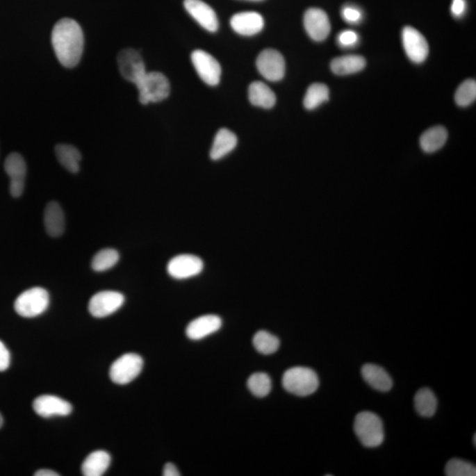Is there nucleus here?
<instances>
[{
    "label": "nucleus",
    "instance_id": "39",
    "mask_svg": "<svg viewBox=\"0 0 476 476\" xmlns=\"http://www.w3.org/2000/svg\"><path fill=\"white\" fill-rule=\"evenodd\" d=\"M59 474L52 470H49V469H42L35 473V476H58Z\"/></svg>",
    "mask_w": 476,
    "mask_h": 476
},
{
    "label": "nucleus",
    "instance_id": "13",
    "mask_svg": "<svg viewBox=\"0 0 476 476\" xmlns=\"http://www.w3.org/2000/svg\"><path fill=\"white\" fill-rule=\"evenodd\" d=\"M5 170L10 177V192L15 198L22 196L25 187L27 165L25 160L18 153L10 154L6 157Z\"/></svg>",
    "mask_w": 476,
    "mask_h": 476
},
{
    "label": "nucleus",
    "instance_id": "38",
    "mask_svg": "<svg viewBox=\"0 0 476 476\" xmlns=\"http://www.w3.org/2000/svg\"><path fill=\"white\" fill-rule=\"evenodd\" d=\"M163 476H179L180 474L179 469L177 468L176 466L172 464V463H167L164 466L163 468Z\"/></svg>",
    "mask_w": 476,
    "mask_h": 476
},
{
    "label": "nucleus",
    "instance_id": "33",
    "mask_svg": "<svg viewBox=\"0 0 476 476\" xmlns=\"http://www.w3.org/2000/svg\"><path fill=\"white\" fill-rule=\"evenodd\" d=\"M445 475L448 476H475L476 468L471 462L459 459H452L446 464Z\"/></svg>",
    "mask_w": 476,
    "mask_h": 476
},
{
    "label": "nucleus",
    "instance_id": "26",
    "mask_svg": "<svg viewBox=\"0 0 476 476\" xmlns=\"http://www.w3.org/2000/svg\"><path fill=\"white\" fill-rule=\"evenodd\" d=\"M59 163L69 172L77 173L80 170L81 154L76 147L67 144H59L55 147Z\"/></svg>",
    "mask_w": 476,
    "mask_h": 476
},
{
    "label": "nucleus",
    "instance_id": "17",
    "mask_svg": "<svg viewBox=\"0 0 476 476\" xmlns=\"http://www.w3.org/2000/svg\"><path fill=\"white\" fill-rule=\"evenodd\" d=\"M264 24L263 17L256 12L239 13L231 19L233 31L246 37L258 34L263 29Z\"/></svg>",
    "mask_w": 476,
    "mask_h": 476
},
{
    "label": "nucleus",
    "instance_id": "6",
    "mask_svg": "<svg viewBox=\"0 0 476 476\" xmlns=\"http://www.w3.org/2000/svg\"><path fill=\"white\" fill-rule=\"evenodd\" d=\"M143 359L139 354L128 353L115 361L110 370V379L118 385H126L140 375Z\"/></svg>",
    "mask_w": 476,
    "mask_h": 476
},
{
    "label": "nucleus",
    "instance_id": "7",
    "mask_svg": "<svg viewBox=\"0 0 476 476\" xmlns=\"http://www.w3.org/2000/svg\"><path fill=\"white\" fill-rule=\"evenodd\" d=\"M117 65L121 75L136 86L147 73L142 57L133 49L121 51L117 55Z\"/></svg>",
    "mask_w": 476,
    "mask_h": 476
},
{
    "label": "nucleus",
    "instance_id": "28",
    "mask_svg": "<svg viewBox=\"0 0 476 476\" xmlns=\"http://www.w3.org/2000/svg\"><path fill=\"white\" fill-rule=\"evenodd\" d=\"M329 88L322 83H314L308 88L304 99L307 110H315L325 101L329 100Z\"/></svg>",
    "mask_w": 476,
    "mask_h": 476
},
{
    "label": "nucleus",
    "instance_id": "41",
    "mask_svg": "<svg viewBox=\"0 0 476 476\" xmlns=\"http://www.w3.org/2000/svg\"><path fill=\"white\" fill-rule=\"evenodd\" d=\"M247 1L258 2V1H262V0H247Z\"/></svg>",
    "mask_w": 476,
    "mask_h": 476
},
{
    "label": "nucleus",
    "instance_id": "5",
    "mask_svg": "<svg viewBox=\"0 0 476 476\" xmlns=\"http://www.w3.org/2000/svg\"><path fill=\"white\" fill-rule=\"evenodd\" d=\"M50 297L44 288L35 287L23 292L15 302V310L19 316L35 318L44 313Z\"/></svg>",
    "mask_w": 476,
    "mask_h": 476
},
{
    "label": "nucleus",
    "instance_id": "36",
    "mask_svg": "<svg viewBox=\"0 0 476 476\" xmlns=\"http://www.w3.org/2000/svg\"><path fill=\"white\" fill-rule=\"evenodd\" d=\"M11 363V356L5 344L0 340V372L8 370Z\"/></svg>",
    "mask_w": 476,
    "mask_h": 476
},
{
    "label": "nucleus",
    "instance_id": "27",
    "mask_svg": "<svg viewBox=\"0 0 476 476\" xmlns=\"http://www.w3.org/2000/svg\"><path fill=\"white\" fill-rule=\"evenodd\" d=\"M415 408L420 416L432 418L438 408V400L435 393L429 388H422L416 393Z\"/></svg>",
    "mask_w": 476,
    "mask_h": 476
},
{
    "label": "nucleus",
    "instance_id": "16",
    "mask_svg": "<svg viewBox=\"0 0 476 476\" xmlns=\"http://www.w3.org/2000/svg\"><path fill=\"white\" fill-rule=\"evenodd\" d=\"M183 6L189 15L202 28L209 32H215L219 27L218 15L212 8L202 0H185Z\"/></svg>",
    "mask_w": 476,
    "mask_h": 476
},
{
    "label": "nucleus",
    "instance_id": "34",
    "mask_svg": "<svg viewBox=\"0 0 476 476\" xmlns=\"http://www.w3.org/2000/svg\"><path fill=\"white\" fill-rule=\"evenodd\" d=\"M341 16L350 24H359L363 19L362 10L356 6L347 5L341 10Z\"/></svg>",
    "mask_w": 476,
    "mask_h": 476
},
{
    "label": "nucleus",
    "instance_id": "30",
    "mask_svg": "<svg viewBox=\"0 0 476 476\" xmlns=\"http://www.w3.org/2000/svg\"><path fill=\"white\" fill-rule=\"evenodd\" d=\"M252 343L256 350L263 354H274L280 347V340L267 331H258L255 334Z\"/></svg>",
    "mask_w": 476,
    "mask_h": 476
},
{
    "label": "nucleus",
    "instance_id": "23",
    "mask_svg": "<svg viewBox=\"0 0 476 476\" xmlns=\"http://www.w3.org/2000/svg\"><path fill=\"white\" fill-rule=\"evenodd\" d=\"M448 139V130L444 126L429 128L420 138V146L425 153L432 154L441 149Z\"/></svg>",
    "mask_w": 476,
    "mask_h": 476
},
{
    "label": "nucleus",
    "instance_id": "10",
    "mask_svg": "<svg viewBox=\"0 0 476 476\" xmlns=\"http://www.w3.org/2000/svg\"><path fill=\"white\" fill-rule=\"evenodd\" d=\"M192 62L199 76L209 86H216L221 79L222 68L213 56L204 51H195L192 54Z\"/></svg>",
    "mask_w": 476,
    "mask_h": 476
},
{
    "label": "nucleus",
    "instance_id": "9",
    "mask_svg": "<svg viewBox=\"0 0 476 476\" xmlns=\"http://www.w3.org/2000/svg\"><path fill=\"white\" fill-rule=\"evenodd\" d=\"M259 74L269 81H281L285 75V60L280 52L268 49L258 56L256 61Z\"/></svg>",
    "mask_w": 476,
    "mask_h": 476
},
{
    "label": "nucleus",
    "instance_id": "22",
    "mask_svg": "<svg viewBox=\"0 0 476 476\" xmlns=\"http://www.w3.org/2000/svg\"><path fill=\"white\" fill-rule=\"evenodd\" d=\"M248 97L249 103L264 109H271L277 103V97L274 92L261 81H254L249 85Z\"/></svg>",
    "mask_w": 476,
    "mask_h": 476
},
{
    "label": "nucleus",
    "instance_id": "14",
    "mask_svg": "<svg viewBox=\"0 0 476 476\" xmlns=\"http://www.w3.org/2000/svg\"><path fill=\"white\" fill-rule=\"evenodd\" d=\"M304 25L309 37L316 42L326 40L331 31L329 18L323 10L310 8L305 12Z\"/></svg>",
    "mask_w": 476,
    "mask_h": 476
},
{
    "label": "nucleus",
    "instance_id": "37",
    "mask_svg": "<svg viewBox=\"0 0 476 476\" xmlns=\"http://www.w3.org/2000/svg\"><path fill=\"white\" fill-rule=\"evenodd\" d=\"M466 10H467L466 0H452L451 13L455 18H461L465 15Z\"/></svg>",
    "mask_w": 476,
    "mask_h": 476
},
{
    "label": "nucleus",
    "instance_id": "35",
    "mask_svg": "<svg viewBox=\"0 0 476 476\" xmlns=\"http://www.w3.org/2000/svg\"><path fill=\"white\" fill-rule=\"evenodd\" d=\"M338 44L343 48L354 47L359 42V35L356 31H343L337 38Z\"/></svg>",
    "mask_w": 476,
    "mask_h": 476
},
{
    "label": "nucleus",
    "instance_id": "18",
    "mask_svg": "<svg viewBox=\"0 0 476 476\" xmlns=\"http://www.w3.org/2000/svg\"><path fill=\"white\" fill-rule=\"evenodd\" d=\"M222 318L216 315H205L195 318L186 328V336L190 340H202L215 334L222 327Z\"/></svg>",
    "mask_w": 476,
    "mask_h": 476
},
{
    "label": "nucleus",
    "instance_id": "11",
    "mask_svg": "<svg viewBox=\"0 0 476 476\" xmlns=\"http://www.w3.org/2000/svg\"><path fill=\"white\" fill-rule=\"evenodd\" d=\"M204 263L202 259L192 254H181L170 259L167 271L168 274L177 280L196 277L202 272Z\"/></svg>",
    "mask_w": 476,
    "mask_h": 476
},
{
    "label": "nucleus",
    "instance_id": "32",
    "mask_svg": "<svg viewBox=\"0 0 476 476\" xmlns=\"http://www.w3.org/2000/svg\"><path fill=\"white\" fill-rule=\"evenodd\" d=\"M476 98V82L468 80L462 82L455 94L456 104L461 107H467L474 103Z\"/></svg>",
    "mask_w": 476,
    "mask_h": 476
},
{
    "label": "nucleus",
    "instance_id": "21",
    "mask_svg": "<svg viewBox=\"0 0 476 476\" xmlns=\"http://www.w3.org/2000/svg\"><path fill=\"white\" fill-rule=\"evenodd\" d=\"M236 145H238V137L236 134L231 131L222 128L216 133L213 140L210 157L213 161L222 159V157L234 150Z\"/></svg>",
    "mask_w": 476,
    "mask_h": 476
},
{
    "label": "nucleus",
    "instance_id": "4",
    "mask_svg": "<svg viewBox=\"0 0 476 476\" xmlns=\"http://www.w3.org/2000/svg\"><path fill=\"white\" fill-rule=\"evenodd\" d=\"M141 104L159 103L170 95V85L165 75L158 72H150L136 85Z\"/></svg>",
    "mask_w": 476,
    "mask_h": 476
},
{
    "label": "nucleus",
    "instance_id": "3",
    "mask_svg": "<svg viewBox=\"0 0 476 476\" xmlns=\"http://www.w3.org/2000/svg\"><path fill=\"white\" fill-rule=\"evenodd\" d=\"M354 431L357 438L368 448H377L385 438L383 422L379 416L372 412H361L354 422Z\"/></svg>",
    "mask_w": 476,
    "mask_h": 476
},
{
    "label": "nucleus",
    "instance_id": "15",
    "mask_svg": "<svg viewBox=\"0 0 476 476\" xmlns=\"http://www.w3.org/2000/svg\"><path fill=\"white\" fill-rule=\"evenodd\" d=\"M33 409L38 416L49 418L67 416L73 411L71 404L55 395H42L34 400Z\"/></svg>",
    "mask_w": 476,
    "mask_h": 476
},
{
    "label": "nucleus",
    "instance_id": "12",
    "mask_svg": "<svg viewBox=\"0 0 476 476\" xmlns=\"http://www.w3.org/2000/svg\"><path fill=\"white\" fill-rule=\"evenodd\" d=\"M402 44L404 50L413 63L421 64L428 57V42L416 28L409 26L403 28Z\"/></svg>",
    "mask_w": 476,
    "mask_h": 476
},
{
    "label": "nucleus",
    "instance_id": "40",
    "mask_svg": "<svg viewBox=\"0 0 476 476\" xmlns=\"http://www.w3.org/2000/svg\"><path fill=\"white\" fill-rule=\"evenodd\" d=\"M2 425H3V418H2L1 413H0V428H1Z\"/></svg>",
    "mask_w": 476,
    "mask_h": 476
},
{
    "label": "nucleus",
    "instance_id": "24",
    "mask_svg": "<svg viewBox=\"0 0 476 476\" xmlns=\"http://www.w3.org/2000/svg\"><path fill=\"white\" fill-rule=\"evenodd\" d=\"M110 465V456L105 451L92 452L82 464V474L85 476H101Z\"/></svg>",
    "mask_w": 476,
    "mask_h": 476
},
{
    "label": "nucleus",
    "instance_id": "31",
    "mask_svg": "<svg viewBox=\"0 0 476 476\" xmlns=\"http://www.w3.org/2000/svg\"><path fill=\"white\" fill-rule=\"evenodd\" d=\"M247 386L252 395L263 398L271 392L272 380L267 373H254L249 377Z\"/></svg>",
    "mask_w": 476,
    "mask_h": 476
},
{
    "label": "nucleus",
    "instance_id": "29",
    "mask_svg": "<svg viewBox=\"0 0 476 476\" xmlns=\"http://www.w3.org/2000/svg\"><path fill=\"white\" fill-rule=\"evenodd\" d=\"M120 261V254L116 249H101L92 259L91 267L95 272H104L113 268Z\"/></svg>",
    "mask_w": 476,
    "mask_h": 476
},
{
    "label": "nucleus",
    "instance_id": "25",
    "mask_svg": "<svg viewBox=\"0 0 476 476\" xmlns=\"http://www.w3.org/2000/svg\"><path fill=\"white\" fill-rule=\"evenodd\" d=\"M366 65V58L361 56H343L331 62V70L338 75H349L359 73Z\"/></svg>",
    "mask_w": 476,
    "mask_h": 476
},
{
    "label": "nucleus",
    "instance_id": "20",
    "mask_svg": "<svg viewBox=\"0 0 476 476\" xmlns=\"http://www.w3.org/2000/svg\"><path fill=\"white\" fill-rule=\"evenodd\" d=\"M44 222L45 231L51 238H58L63 234L65 229V215L58 202H51L46 206Z\"/></svg>",
    "mask_w": 476,
    "mask_h": 476
},
{
    "label": "nucleus",
    "instance_id": "42",
    "mask_svg": "<svg viewBox=\"0 0 476 476\" xmlns=\"http://www.w3.org/2000/svg\"><path fill=\"white\" fill-rule=\"evenodd\" d=\"M475 439H476V438H475V436H474V445H475Z\"/></svg>",
    "mask_w": 476,
    "mask_h": 476
},
{
    "label": "nucleus",
    "instance_id": "1",
    "mask_svg": "<svg viewBox=\"0 0 476 476\" xmlns=\"http://www.w3.org/2000/svg\"><path fill=\"white\" fill-rule=\"evenodd\" d=\"M51 44L59 63L65 67L73 68L80 63L84 35L76 21L64 18L56 23L52 29Z\"/></svg>",
    "mask_w": 476,
    "mask_h": 476
},
{
    "label": "nucleus",
    "instance_id": "2",
    "mask_svg": "<svg viewBox=\"0 0 476 476\" xmlns=\"http://www.w3.org/2000/svg\"><path fill=\"white\" fill-rule=\"evenodd\" d=\"M282 386L292 395L305 397L313 395L320 386L317 373L307 367H293L282 376Z\"/></svg>",
    "mask_w": 476,
    "mask_h": 476
},
{
    "label": "nucleus",
    "instance_id": "19",
    "mask_svg": "<svg viewBox=\"0 0 476 476\" xmlns=\"http://www.w3.org/2000/svg\"><path fill=\"white\" fill-rule=\"evenodd\" d=\"M362 376L368 385L379 392L386 393L392 389L393 385L392 377L385 369L376 364L367 363L363 366Z\"/></svg>",
    "mask_w": 476,
    "mask_h": 476
},
{
    "label": "nucleus",
    "instance_id": "8",
    "mask_svg": "<svg viewBox=\"0 0 476 476\" xmlns=\"http://www.w3.org/2000/svg\"><path fill=\"white\" fill-rule=\"evenodd\" d=\"M124 303L123 294L117 291H101L92 297L88 311L95 318H105L116 313Z\"/></svg>",
    "mask_w": 476,
    "mask_h": 476
}]
</instances>
